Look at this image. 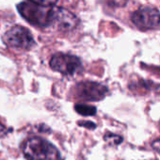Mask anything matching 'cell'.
<instances>
[{
    "instance_id": "277c9868",
    "label": "cell",
    "mask_w": 160,
    "mask_h": 160,
    "mask_svg": "<svg viewBox=\"0 0 160 160\" xmlns=\"http://www.w3.org/2000/svg\"><path fill=\"white\" fill-rule=\"evenodd\" d=\"M51 68L66 76H72L82 70V63L77 57L58 53L50 60Z\"/></svg>"
},
{
    "instance_id": "ba28073f",
    "label": "cell",
    "mask_w": 160,
    "mask_h": 160,
    "mask_svg": "<svg viewBox=\"0 0 160 160\" xmlns=\"http://www.w3.org/2000/svg\"><path fill=\"white\" fill-rule=\"evenodd\" d=\"M74 109L77 113L82 116H93L97 111L96 108L85 104H76Z\"/></svg>"
},
{
    "instance_id": "30bf717a",
    "label": "cell",
    "mask_w": 160,
    "mask_h": 160,
    "mask_svg": "<svg viewBox=\"0 0 160 160\" xmlns=\"http://www.w3.org/2000/svg\"><path fill=\"white\" fill-rule=\"evenodd\" d=\"M105 139L109 140L111 143H114L116 145L120 144L122 141V138H121L120 136H117V135H114V134H109V133H108L105 136Z\"/></svg>"
},
{
    "instance_id": "8fae6325",
    "label": "cell",
    "mask_w": 160,
    "mask_h": 160,
    "mask_svg": "<svg viewBox=\"0 0 160 160\" xmlns=\"http://www.w3.org/2000/svg\"><path fill=\"white\" fill-rule=\"evenodd\" d=\"M79 125H82V126H85V127H88L89 129H93L95 128V124L92 123V122H79Z\"/></svg>"
},
{
    "instance_id": "7a4b0ae2",
    "label": "cell",
    "mask_w": 160,
    "mask_h": 160,
    "mask_svg": "<svg viewBox=\"0 0 160 160\" xmlns=\"http://www.w3.org/2000/svg\"><path fill=\"white\" fill-rule=\"evenodd\" d=\"M20 14L30 24L39 27H48L53 24V7H42L33 3L23 2L17 6Z\"/></svg>"
},
{
    "instance_id": "9c48e42d",
    "label": "cell",
    "mask_w": 160,
    "mask_h": 160,
    "mask_svg": "<svg viewBox=\"0 0 160 160\" xmlns=\"http://www.w3.org/2000/svg\"><path fill=\"white\" fill-rule=\"evenodd\" d=\"M30 3H33L42 7H53L57 4L58 0H29Z\"/></svg>"
},
{
    "instance_id": "3957f363",
    "label": "cell",
    "mask_w": 160,
    "mask_h": 160,
    "mask_svg": "<svg viewBox=\"0 0 160 160\" xmlns=\"http://www.w3.org/2000/svg\"><path fill=\"white\" fill-rule=\"evenodd\" d=\"M3 42L10 47L22 50H29L35 44L31 32L21 26L12 27L6 31L3 36Z\"/></svg>"
},
{
    "instance_id": "8992f818",
    "label": "cell",
    "mask_w": 160,
    "mask_h": 160,
    "mask_svg": "<svg viewBox=\"0 0 160 160\" xmlns=\"http://www.w3.org/2000/svg\"><path fill=\"white\" fill-rule=\"evenodd\" d=\"M108 93V88L96 82H81L75 87L77 98L84 101H99L105 98Z\"/></svg>"
},
{
    "instance_id": "6da1fadb",
    "label": "cell",
    "mask_w": 160,
    "mask_h": 160,
    "mask_svg": "<svg viewBox=\"0 0 160 160\" xmlns=\"http://www.w3.org/2000/svg\"><path fill=\"white\" fill-rule=\"evenodd\" d=\"M28 160H62L58 150L49 141L41 138H30L22 146Z\"/></svg>"
},
{
    "instance_id": "5b68a950",
    "label": "cell",
    "mask_w": 160,
    "mask_h": 160,
    "mask_svg": "<svg viewBox=\"0 0 160 160\" xmlns=\"http://www.w3.org/2000/svg\"><path fill=\"white\" fill-rule=\"evenodd\" d=\"M131 20L140 29L155 28L160 25V12L152 7H141L132 14Z\"/></svg>"
},
{
    "instance_id": "7c38bea8",
    "label": "cell",
    "mask_w": 160,
    "mask_h": 160,
    "mask_svg": "<svg viewBox=\"0 0 160 160\" xmlns=\"http://www.w3.org/2000/svg\"><path fill=\"white\" fill-rule=\"evenodd\" d=\"M152 147L153 148V150H155L158 153H160V139H157L155 141L152 142Z\"/></svg>"
},
{
    "instance_id": "4fadbf2b",
    "label": "cell",
    "mask_w": 160,
    "mask_h": 160,
    "mask_svg": "<svg viewBox=\"0 0 160 160\" xmlns=\"http://www.w3.org/2000/svg\"><path fill=\"white\" fill-rule=\"evenodd\" d=\"M8 133V129L3 125V124H1L0 123V137H3V136H5L6 134Z\"/></svg>"
},
{
    "instance_id": "52a82bcc",
    "label": "cell",
    "mask_w": 160,
    "mask_h": 160,
    "mask_svg": "<svg viewBox=\"0 0 160 160\" xmlns=\"http://www.w3.org/2000/svg\"><path fill=\"white\" fill-rule=\"evenodd\" d=\"M78 20L75 15H73L71 12L62 9V8H54L53 13V24H57V26L61 30H71L76 27Z\"/></svg>"
}]
</instances>
